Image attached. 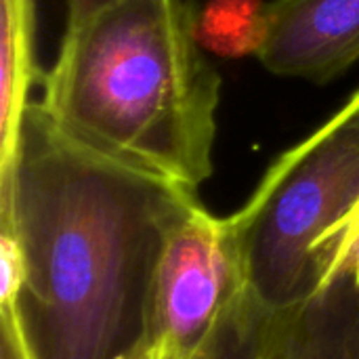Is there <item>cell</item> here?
Masks as SVG:
<instances>
[{
	"label": "cell",
	"mask_w": 359,
	"mask_h": 359,
	"mask_svg": "<svg viewBox=\"0 0 359 359\" xmlns=\"http://www.w3.org/2000/svg\"><path fill=\"white\" fill-rule=\"evenodd\" d=\"M198 191L69 139L32 101L0 166V231L19 240L34 359H120L147 337L154 267Z\"/></svg>",
	"instance_id": "obj_1"
},
{
	"label": "cell",
	"mask_w": 359,
	"mask_h": 359,
	"mask_svg": "<svg viewBox=\"0 0 359 359\" xmlns=\"http://www.w3.org/2000/svg\"><path fill=\"white\" fill-rule=\"evenodd\" d=\"M40 107L76 143L196 189L215 164L221 76L183 0H120L63 29Z\"/></svg>",
	"instance_id": "obj_2"
},
{
	"label": "cell",
	"mask_w": 359,
	"mask_h": 359,
	"mask_svg": "<svg viewBox=\"0 0 359 359\" xmlns=\"http://www.w3.org/2000/svg\"><path fill=\"white\" fill-rule=\"evenodd\" d=\"M120 359H189L185 353H181L177 347H172L166 341L156 339H143L137 347H133L126 355Z\"/></svg>",
	"instance_id": "obj_12"
},
{
	"label": "cell",
	"mask_w": 359,
	"mask_h": 359,
	"mask_svg": "<svg viewBox=\"0 0 359 359\" xmlns=\"http://www.w3.org/2000/svg\"><path fill=\"white\" fill-rule=\"evenodd\" d=\"M244 288L227 219L212 217L198 202L162 242L149 290L147 339L166 341L189 358Z\"/></svg>",
	"instance_id": "obj_4"
},
{
	"label": "cell",
	"mask_w": 359,
	"mask_h": 359,
	"mask_svg": "<svg viewBox=\"0 0 359 359\" xmlns=\"http://www.w3.org/2000/svg\"><path fill=\"white\" fill-rule=\"evenodd\" d=\"M65 2V29H76L90 21L103 8L120 0H63Z\"/></svg>",
	"instance_id": "obj_11"
},
{
	"label": "cell",
	"mask_w": 359,
	"mask_h": 359,
	"mask_svg": "<svg viewBox=\"0 0 359 359\" xmlns=\"http://www.w3.org/2000/svg\"><path fill=\"white\" fill-rule=\"evenodd\" d=\"M189 359H359V286L339 278L288 309L244 288Z\"/></svg>",
	"instance_id": "obj_5"
},
{
	"label": "cell",
	"mask_w": 359,
	"mask_h": 359,
	"mask_svg": "<svg viewBox=\"0 0 359 359\" xmlns=\"http://www.w3.org/2000/svg\"><path fill=\"white\" fill-rule=\"evenodd\" d=\"M265 0H208L196 15L202 48L221 57H257L265 36Z\"/></svg>",
	"instance_id": "obj_8"
},
{
	"label": "cell",
	"mask_w": 359,
	"mask_h": 359,
	"mask_svg": "<svg viewBox=\"0 0 359 359\" xmlns=\"http://www.w3.org/2000/svg\"><path fill=\"white\" fill-rule=\"evenodd\" d=\"M36 2L0 0V166L17 147L32 88L36 86Z\"/></svg>",
	"instance_id": "obj_7"
},
{
	"label": "cell",
	"mask_w": 359,
	"mask_h": 359,
	"mask_svg": "<svg viewBox=\"0 0 359 359\" xmlns=\"http://www.w3.org/2000/svg\"><path fill=\"white\" fill-rule=\"evenodd\" d=\"M257 59L282 78L332 82L359 61V0H269Z\"/></svg>",
	"instance_id": "obj_6"
},
{
	"label": "cell",
	"mask_w": 359,
	"mask_h": 359,
	"mask_svg": "<svg viewBox=\"0 0 359 359\" xmlns=\"http://www.w3.org/2000/svg\"><path fill=\"white\" fill-rule=\"evenodd\" d=\"M0 359H34L17 305H0Z\"/></svg>",
	"instance_id": "obj_10"
},
{
	"label": "cell",
	"mask_w": 359,
	"mask_h": 359,
	"mask_svg": "<svg viewBox=\"0 0 359 359\" xmlns=\"http://www.w3.org/2000/svg\"><path fill=\"white\" fill-rule=\"evenodd\" d=\"M313 259L320 288L339 278H351L359 286V200L316 244Z\"/></svg>",
	"instance_id": "obj_9"
},
{
	"label": "cell",
	"mask_w": 359,
	"mask_h": 359,
	"mask_svg": "<svg viewBox=\"0 0 359 359\" xmlns=\"http://www.w3.org/2000/svg\"><path fill=\"white\" fill-rule=\"evenodd\" d=\"M359 200V88L307 139L286 149L227 223L246 288L271 309L320 290L318 240Z\"/></svg>",
	"instance_id": "obj_3"
}]
</instances>
